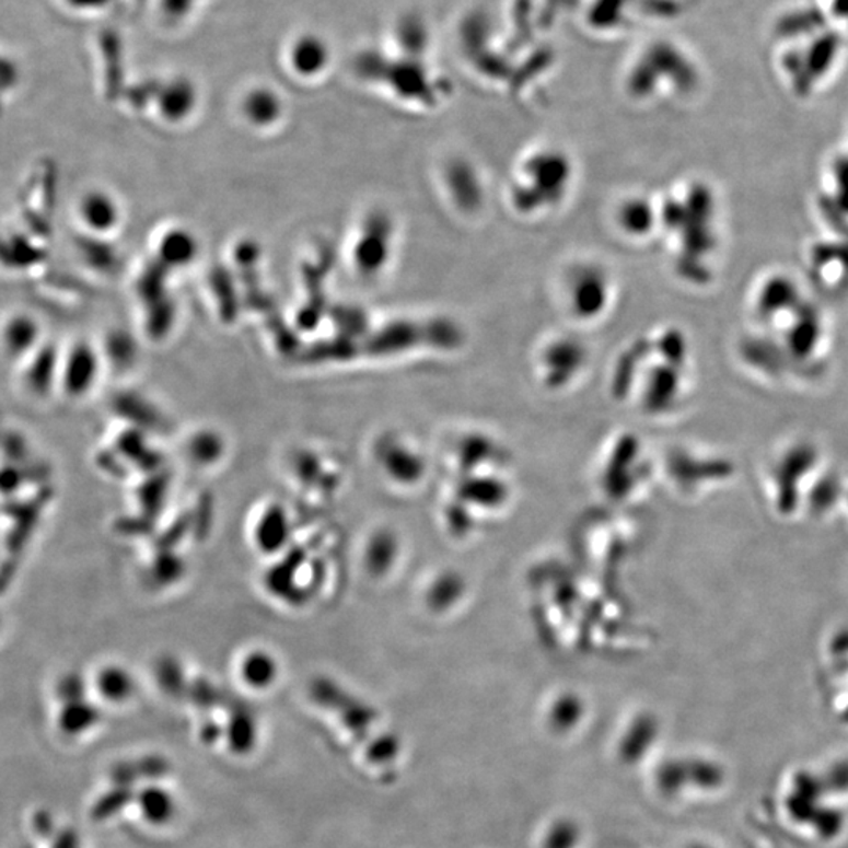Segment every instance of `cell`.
Instances as JSON below:
<instances>
[{
    "instance_id": "cell-10",
    "label": "cell",
    "mask_w": 848,
    "mask_h": 848,
    "mask_svg": "<svg viewBox=\"0 0 848 848\" xmlns=\"http://www.w3.org/2000/svg\"><path fill=\"white\" fill-rule=\"evenodd\" d=\"M139 803L148 821L153 822V824H164L175 811V803H173L169 792L158 788L143 790L140 793Z\"/></svg>"
},
{
    "instance_id": "cell-8",
    "label": "cell",
    "mask_w": 848,
    "mask_h": 848,
    "mask_svg": "<svg viewBox=\"0 0 848 848\" xmlns=\"http://www.w3.org/2000/svg\"><path fill=\"white\" fill-rule=\"evenodd\" d=\"M197 243L187 231H170L161 241V258L173 266H184L193 262Z\"/></svg>"
},
{
    "instance_id": "cell-9",
    "label": "cell",
    "mask_w": 848,
    "mask_h": 848,
    "mask_svg": "<svg viewBox=\"0 0 848 848\" xmlns=\"http://www.w3.org/2000/svg\"><path fill=\"white\" fill-rule=\"evenodd\" d=\"M169 764L161 757H147V759L139 760V763L121 764L115 767L112 771V779L117 782L118 786H128L137 779L142 778H159L167 774Z\"/></svg>"
},
{
    "instance_id": "cell-11",
    "label": "cell",
    "mask_w": 848,
    "mask_h": 848,
    "mask_svg": "<svg viewBox=\"0 0 848 848\" xmlns=\"http://www.w3.org/2000/svg\"><path fill=\"white\" fill-rule=\"evenodd\" d=\"M100 720V713L95 707L90 704L78 701L68 702L60 717V727L68 734H79V732L86 731Z\"/></svg>"
},
{
    "instance_id": "cell-1",
    "label": "cell",
    "mask_w": 848,
    "mask_h": 848,
    "mask_svg": "<svg viewBox=\"0 0 848 848\" xmlns=\"http://www.w3.org/2000/svg\"><path fill=\"white\" fill-rule=\"evenodd\" d=\"M765 48L779 81L799 97H810L832 84L848 60V39L811 0H790L771 14Z\"/></svg>"
},
{
    "instance_id": "cell-3",
    "label": "cell",
    "mask_w": 848,
    "mask_h": 848,
    "mask_svg": "<svg viewBox=\"0 0 848 848\" xmlns=\"http://www.w3.org/2000/svg\"><path fill=\"white\" fill-rule=\"evenodd\" d=\"M96 376V357L92 349L85 345H79L68 357L65 367V387L71 395H82L92 387Z\"/></svg>"
},
{
    "instance_id": "cell-14",
    "label": "cell",
    "mask_w": 848,
    "mask_h": 848,
    "mask_svg": "<svg viewBox=\"0 0 848 848\" xmlns=\"http://www.w3.org/2000/svg\"><path fill=\"white\" fill-rule=\"evenodd\" d=\"M35 338H37V327L27 317H18L7 328V342L14 353H21L31 348Z\"/></svg>"
},
{
    "instance_id": "cell-5",
    "label": "cell",
    "mask_w": 848,
    "mask_h": 848,
    "mask_svg": "<svg viewBox=\"0 0 848 848\" xmlns=\"http://www.w3.org/2000/svg\"><path fill=\"white\" fill-rule=\"evenodd\" d=\"M277 673H279V665L266 651H251L241 663V676L245 684L258 690L269 687L276 681Z\"/></svg>"
},
{
    "instance_id": "cell-16",
    "label": "cell",
    "mask_w": 848,
    "mask_h": 848,
    "mask_svg": "<svg viewBox=\"0 0 848 848\" xmlns=\"http://www.w3.org/2000/svg\"><path fill=\"white\" fill-rule=\"evenodd\" d=\"M54 848H79L78 837L71 832L61 833L57 843L54 844Z\"/></svg>"
},
{
    "instance_id": "cell-7",
    "label": "cell",
    "mask_w": 848,
    "mask_h": 848,
    "mask_svg": "<svg viewBox=\"0 0 848 848\" xmlns=\"http://www.w3.org/2000/svg\"><path fill=\"white\" fill-rule=\"evenodd\" d=\"M96 687L109 701L123 702L131 698L136 685L128 671L120 666H106L97 673Z\"/></svg>"
},
{
    "instance_id": "cell-15",
    "label": "cell",
    "mask_w": 848,
    "mask_h": 848,
    "mask_svg": "<svg viewBox=\"0 0 848 848\" xmlns=\"http://www.w3.org/2000/svg\"><path fill=\"white\" fill-rule=\"evenodd\" d=\"M131 800L132 792L128 786H118L117 789L111 790L109 793H106L103 799L97 801L95 808H93V817L100 818V821L101 818L111 817L112 814L121 810L123 806L131 803Z\"/></svg>"
},
{
    "instance_id": "cell-2",
    "label": "cell",
    "mask_w": 848,
    "mask_h": 848,
    "mask_svg": "<svg viewBox=\"0 0 848 848\" xmlns=\"http://www.w3.org/2000/svg\"><path fill=\"white\" fill-rule=\"evenodd\" d=\"M638 78H646L657 89H665L678 97H693L706 82L701 56L681 38L662 37L648 43L638 54Z\"/></svg>"
},
{
    "instance_id": "cell-4",
    "label": "cell",
    "mask_w": 848,
    "mask_h": 848,
    "mask_svg": "<svg viewBox=\"0 0 848 848\" xmlns=\"http://www.w3.org/2000/svg\"><path fill=\"white\" fill-rule=\"evenodd\" d=\"M81 216L90 230L106 233L117 225L118 207L107 194H86L81 204Z\"/></svg>"
},
{
    "instance_id": "cell-13",
    "label": "cell",
    "mask_w": 848,
    "mask_h": 848,
    "mask_svg": "<svg viewBox=\"0 0 848 848\" xmlns=\"http://www.w3.org/2000/svg\"><path fill=\"white\" fill-rule=\"evenodd\" d=\"M835 31L848 39V0H811Z\"/></svg>"
},
{
    "instance_id": "cell-12",
    "label": "cell",
    "mask_w": 848,
    "mask_h": 848,
    "mask_svg": "<svg viewBox=\"0 0 848 848\" xmlns=\"http://www.w3.org/2000/svg\"><path fill=\"white\" fill-rule=\"evenodd\" d=\"M256 739L254 718L247 716L243 709L230 721L229 740L233 752L244 754L251 752Z\"/></svg>"
},
{
    "instance_id": "cell-6",
    "label": "cell",
    "mask_w": 848,
    "mask_h": 848,
    "mask_svg": "<svg viewBox=\"0 0 848 848\" xmlns=\"http://www.w3.org/2000/svg\"><path fill=\"white\" fill-rule=\"evenodd\" d=\"M288 536V519L283 508L272 507L267 509L256 530L258 548L263 551H279L283 548Z\"/></svg>"
}]
</instances>
